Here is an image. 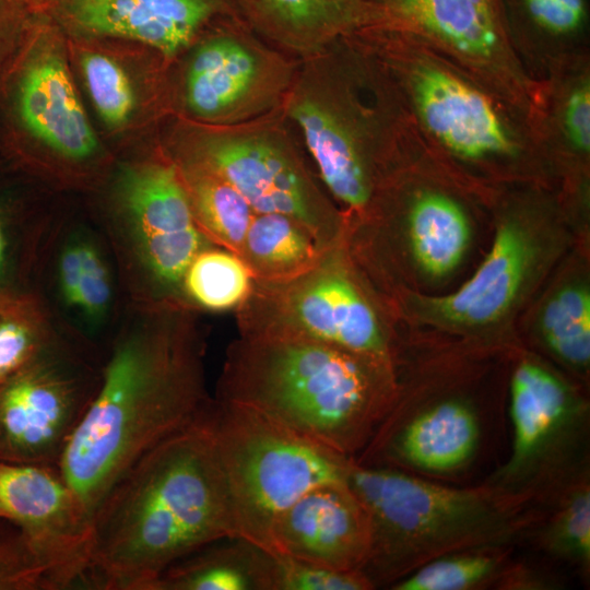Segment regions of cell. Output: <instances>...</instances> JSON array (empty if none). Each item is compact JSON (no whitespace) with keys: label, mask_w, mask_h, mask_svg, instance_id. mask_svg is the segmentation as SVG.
Returning <instances> with one entry per match:
<instances>
[{"label":"cell","mask_w":590,"mask_h":590,"mask_svg":"<svg viewBox=\"0 0 590 590\" xmlns=\"http://www.w3.org/2000/svg\"><path fill=\"white\" fill-rule=\"evenodd\" d=\"M211 420L235 534L268 552L283 511L318 485L345 481L350 458L250 408L212 399Z\"/></svg>","instance_id":"cell-7"},{"label":"cell","mask_w":590,"mask_h":590,"mask_svg":"<svg viewBox=\"0 0 590 590\" xmlns=\"http://www.w3.org/2000/svg\"><path fill=\"white\" fill-rule=\"evenodd\" d=\"M27 4L33 5L36 3H42L44 0H24Z\"/></svg>","instance_id":"cell-38"},{"label":"cell","mask_w":590,"mask_h":590,"mask_svg":"<svg viewBox=\"0 0 590 590\" xmlns=\"http://www.w3.org/2000/svg\"><path fill=\"white\" fill-rule=\"evenodd\" d=\"M11 251V233L9 228L8 213L0 204V286H8L3 283L8 269Z\"/></svg>","instance_id":"cell-37"},{"label":"cell","mask_w":590,"mask_h":590,"mask_svg":"<svg viewBox=\"0 0 590 590\" xmlns=\"http://www.w3.org/2000/svg\"><path fill=\"white\" fill-rule=\"evenodd\" d=\"M539 81L534 125L547 161L586 168L590 157L589 50L553 62Z\"/></svg>","instance_id":"cell-21"},{"label":"cell","mask_w":590,"mask_h":590,"mask_svg":"<svg viewBox=\"0 0 590 590\" xmlns=\"http://www.w3.org/2000/svg\"><path fill=\"white\" fill-rule=\"evenodd\" d=\"M110 297V278L104 259L92 244L82 241V269L73 307L97 318L106 311Z\"/></svg>","instance_id":"cell-35"},{"label":"cell","mask_w":590,"mask_h":590,"mask_svg":"<svg viewBox=\"0 0 590 590\" xmlns=\"http://www.w3.org/2000/svg\"><path fill=\"white\" fill-rule=\"evenodd\" d=\"M379 4L388 25L428 45L534 123L540 81L512 46L500 0H381Z\"/></svg>","instance_id":"cell-11"},{"label":"cell","mask_w":590,"mask_h":590,"mask_svg":"<svg viewBox=\"0 0 590 590\" xmlns=\"http://www.w3.org/2000/svg\"><path fill=\"white\" fill-rule=\"evenodd\" d=\"M370 543L367 512L346 481L318 485L274 522L270 553L342 571H361Z\"/></svg>","instance_id":"cell-17"},{"label":"cell","mask_w":590,"mask_h":590,"mask_svg":"<svg viewBox=\"0 0 590 590\" xmlns=\"http://www.w3.org/2000/svg\"><path fill=\"white\" fill-rule=\"evenodd\" d=\"M297 62L239 19L224 22L192 51L184 78L187 111L213 127L257 120L281 109Z\"/></svg>","instance_id":"cell-12"},{"label":"cell","mask_w":590,"mask_h":590,"mask_svg":"<svg viewBox=\"0 0 590 590\" xmlns=\"http://www.w3.org/2000/svg\"><path fill=\"white\" fill-rule=\"evenodd\" d=\"M514 48L539 80L565 57L589 50V0H500Z\"/></svg>","instance_id":"cell-22"},{"label":"cell","mask_w":590,"mask_h":590,"mask_svg":"<svg viewBox=\"0 0 590 590\" xmlns=\"http://www.w3.org/2000/svg\"><path fill=\"white\" fill-rule=\"evenodd\" d=\"M235 536L210 402L193 423L145 452L105 494L93 514L85 586L153 590L173 564Z\"/></svg>","instance_id":"cell-1"},{"label":"cell","mask_w":590,"mask_h":590,"mask_svg":"<svg viewBox=\"0 0 590 590\" xmlns=\"http://www.w3.org/2000/svg\"><path fill=\"white\" fill-rule=\"evenodd\" d=\"M269 552L241 538H225L167 568L153 590H268Z\"/></svg>","instance_id":"cell-24"},{"label":"cell","mask_w":590,"mask_h":590,"mask_svg":"<svg viewBox=\"0 0 590 590\" xmlns=\"http://www.w3.org/2000/svg\"><path fill=\"white\" fill-rule=\"evenodd\" d=\"M24 0H0V69L12 56L26 25Z\"/></svg>","instance_id":"cell-36"},{"label":"cell","mask_w":590,"mask_h":590,"mask_svg":"<svg viewBox=\"0 0 590 590\" xmlns=\"http://www.w3.org/2000/svg\"><path fill=\"white\" fill-rule=\"evenodd\" d=\"M281 110L344 227L426 157L394 84L356 33L298 60Z\"/></svg>","instance_id":"cell-2"},{"label":"cell","mask_w":590,"mask_h":590,"mask_svg":"<svg viewBox=\"0 0 590 590\" xmlns=\"http://www.w3.org/2000/svg\"><path fill=\"white\" fill-rule=\"evenodd\" d=\"M61 16L95 35L137 40L167 58L201 33L239 17L231 0H52Z\"/></svg>","instance_id":"cell-19"},{"label":"cell","mask_w":590,"mask_h":590,"mask_svg":"<svg viewBox=\"0 0 590 590\" xmlns=\"http://www.w3.org/2000/svg\"><path fill=\"white\" fill-rule=\"evenodd\" d=\"M405 223L412 253L430 275L451 272L470 239V222L457 196L437 186L415 187L405 203Z\"/></svg>","instance_id":"cell-23"},{"label":"cell","mask_w":590,"mask_h":590,"mask_svg":"<svg viewBox=\"0 0 590 590\" xmlns=\"http://www.w3.org/2000/svg\"><path fill=\"white\" fill-rule=\"evenodd\" d=\"M371 1L379 3L381 0H371Z\"/></svg>","instance_id":"cell-39"},{"label":"cell","mask_w":590,"mask_h":590,"mask_svg":"<svg viewBox=\"0 0 590 590\" xmlns=\"http://www.w3.org/2000/svg\"><path fill=\"white\" fill-rule=\"evenodd\" d=\"M0 517L21 531L55 590L85 586L93 518L57 467L0 462Z\"/></svg>","instance_id":"cell-14"},{"label":"cell","mask_w":590,"mask_h":590,"mask_svg":"<svg viewBox=\"0 0 590 590\" xmlns=\"http://www.w3.org/2000/svg\"><path fill=\"white\" fill-rule=\"evenodd\" d=\"M179 321L145 324L117 342L59 460V472L92 518L139 458L193 423L211 402L201 340Z\"/></svg>","instance_id":"cell-3"},{"label":"cell","mask_w":590,"mask_h":590,"mask_svg":"<svg viewBox=\"0 0 590 590\" xmlns=\"http://www.w3.org/2000/svg\"><path fill=\"white\" fill-rule=\"evenodd\" d=\"M253 276L244 260L216 245L203 248L182 280V297L209 311L236 310L248 298Z\"/></svg>","instance_id":"cell-28"},{"label":"cell","mask_w":590,"mask_h":590,"mask_svg":"<svg viewBox=\"0 0 590 590\" xmlns=\"http://www.w3.org/2000/svg\"><path fill=\"white\" fill-rule=\"evenodd\" d=\"M361 571H342L269 552L268 590H371Z\"/></svg>","instance_id":"cell-33"},{"label":"cell","mask_w":590,"mask_h":590,"mask_svg":"<svg viewBox=\"0 0 590 590\" xmlns=\"http://www.w3.org/2000/svg\"><path fill=\"white\" fill-rule=\"evenodd\" d=\"M0 590H55L46 567L11 521L0 517Z\"/></svg>","instance_id":"cell-34"},{"label":"cell","mask_w":590,"mask_h":590,"mask_svg":"<svg viewBox=\"0 0 590 590\" xmlns=\"http://www.w3.org/2000/svg\"><path fill=\"white\" fill-rule=\"evenodd\" d=\"M259 38L298 60L389 20L371 0H231Z\"/></svg>","instance_id":"cell-20"},{"label":"cell","mask_w":590,"mask_h":590,"mask_svg":"<svg viewBox=\"0 0 590 590\" xmlns=\"http://www.w3.org/2000/svg\"><path fill=\"white\" fill-rule=\"evenodd\" d=\"M541 330L548 350L564 364L586 370L590 362V294L585 286H567L546 304Z\"/></svg>","instance_id":"cell-31"},{"label":"cell","mask_w":590,"mask_h":590,"mask_svg":"<svg viewBox=\"0 0 590 590\" xmlns=\"http://www.w3.org/2000/svg\"><path fill=\"white\" fill-rule=\"evenodd\" d=\"M588 414L586 402L558 376L536 362H520L510 380L509 456L486 481L544 504L589 465Z\"/></svg>","instance_id":"cell-10"},{"label":"cell","mask_w":590,"mask_h":590,"mask_svg":"<svg viewBox=\"0 0 590 590\" xmlns=\"http://www.w3.org/2000/svg\"><path fill=\"white\" fill-rule=\"evenodd\" d=\"M394 84L426 157L531 175L548 162L533 121L412 34L357 33Z\"/></svg>","instance_id":"cell-6"},{"label":"cell","mask_w":590,"mask_h":590,"mask_svg":"<svg viewBox=\"0 0 590 590\" xmlns=\"http://www.w3.org/2000/svg\"><path fill=\"white\" fill-rule=\"evenodd\" d=\"M514 546L459 551L437 557L398 582L392 590H474L495 588Z\"/></svg>","instance_id":"cell-29"},{"label":"cell","mask_w":590,"mask_h":590,"mask_svg":"<svg viewBox=\"0 0 590 590\" xmlns=\"http://www.w3.org/2000/svg\"><path fill=\"white\" fill-rule=\"evenodd\" d=\"M16 66L8 97L17 129L62 157H91L97 139L63 57L44 42L34 45Z\"/></svg>","instance_id":"cell-18"},{"label":"cell","mask_w":590,"mask_h":590,"mask_svg":"<svg viewBox=\"0 0 590 590\" xmlns=\"http://www.w3.org/2000/svg\"><path fill=\"white\" fill-rule=\"evenodd\" d=\"M346 259L341 241L292 280H253L248 298L234 311L238 334L314 341L392 364L384 323Z\"/></svg>","instance_id":"cell-9"},{"label":"cell","mask_w":590,"mask_h":590,"mask_svg":"<svg viewBox=\"0 0 590 590\" xmlns=\"http://www.w3.org/2000/svg\"><path fill=\"white\" fill-rule=\"evenodd\" d=\"M396 394L386 361L314 341L238 334L226 351L214 399L250 408L354 459Z\"/></svg>","instance_id":"cell-4"},{"label":"cell","mask_w":590,"mask_h":590,"mask_svg":"<svg viewBox=\"0 0 590 590\" xmlns=\"http://www.w3.org/2000/svg\"><path fill=\"white\" fill-rule=\"evenodd\" d=\"M328 249L297 220L280 213H256L239 257L255 281L279 283L312 269Z\"/></svg>","instance_id":"cell-25"},{"label":"cell","mask_w":590,"mask_h":590,"mask_svg":"<svg viewBox=\"0 0 590 590\" xmlns=\"http://www.w3.org/2000/svg\"><path fill=\"white\" fill-rule=\"evenodd\" d=\"M81 68L92 102L105 123L111 128L126 125L134 108V95L123 69L98 52L84 54Z\"/></svg>","instance_id":"cell-32"},{"label":"cell","mask_w":590,"mask_h":590,"mask_svg":"<svg viewBox=\"0 0 590 590\" xmlns=\"http://www.w3.org/2000/svg\"><path fill=\"white\" fill-rule=\"evenodd\" d=\"M345 481L368 516L370 543L362 574L374 589H390L446 554L515 546L528 539L543 512V506L487 481L455 487L353 459Z\"/></svg>","instance_id":"cell-5"},{"label":"cell","mask_w":590,"mask_h":590,"mask_svg":"<svg viewBox=\"0 0 590 590\" xmlns=\"http://www.w3.org/2000/svg\"><path fill=\"white\" fill-rule=\"evenodd\" d=\"M551 559L590 577V477L586 465L545 502L543 514L528 536Z\"/></svg>","instance_id":"cell-26"},{"label":"cell","mask_w":590,"mask_h":590,"mask_svg":"<svg viewBox=\"0 0 590 590\" xmlns=\"http://www.w3.org/2000/svg\"><path fill=\"white\" fill-rule=\"evenodd\" d=\"M275 113L196 134L180 160L196 163L233 186L256 213L300 222L324 247L343 240L344 222Z\"/></svg>","instance_id":"cell-8"},{"label":"cell","mask_w":590,"mask_h":590,"mask_svg":"<svg viewBox=\"0 0 590 590\" xmlns=\"http://www.w3.org/2000/svg\"><path fill=\"white\" fill-rule=\"evenodd\" d=\"M139 256L154 283L182 297L192 259L212 244L199 227L175 162L151 161L129 168L121 181Z\"/></svg>","instance_id":"cell-15"},{"label":"cell","mask_w":590,"mask_h":590,"mask_svg":"<svg viewBox=\"0 0 590 590\" xmlns=\"http://www.w3.org/2000/svg\"><path fill=\"white\" fill-rule=\"evenodd\" d=\"M98 381L50 344L0 382V462L57 467Z\"/></svg>","instance_id":"cell-13"},{"label":"cell","mask_w":590,"mask_h":590,"mask_svg":"<svg viewBox=\"0 0 590 590\" xmlns=\"http://www.w3.org/2000/svg\"><path fill=\"white\" fill-rule=\"evenodd\" d=\"M175 163L202 233L212 244L239 256L255 210L233 186L214 173L189 161Z\"/></svg>","instance_id":"cell-27"},{"label":"cell","mask_w":590,"mask_h":590,"mask_svg":"<svg viewBox=\"0 0 590 590\" xmlns=\"http://www.w3.org/2000/svg\"><path fill=\"white\" fill-rule=\"evenodd\" d=\"M497 226L491 250L456 292L427 298L424 311L455 328H481L506 316L529 286L542 260L536 203L515 204Z\"/></svg>","instance_id":"cell-16"},{"label":"cell","mask_w":590,"mask_h":590,"mask_svg":"<svg viewBox=\"0 0 590 590\" xmlns=\"http://www.w3.org/2000/svg\"><path fill=\"white\" fill-rule=\"evenodd\" d=\"M51 342L45 314L30 294L0 286V382Z\"/></svg>","instance_id":"cell-30"}]
</instances>
